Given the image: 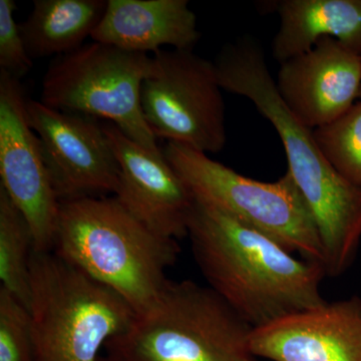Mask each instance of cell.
Wrapping results in <instances>:
<instances>
[{
  "label": "cell",
  "instance_id": "13",
  "mask_svg": "<svg viewBox=\"0 0 361 361\" xmlns=\"http://www.w3.org/2000/svg\"><path fill=\"white\" fill-rule=\"evenodd\" d=\"M250 348L272 361H361V298L325 301L254 329Z\"/></svg>",
  "mask_w": 361,
  "mask_h": 361
},
{
  "label": "cell",
  "instance_id": "16",
  "mask_svg": "<svg viewBox=\"0 0 361 361\" xmlns=\"http://www.w3.org/2000/svg\"><path fill=\"white\" fill-rule=\"evenodd\" d=\"M106 0H35L32 13L18 23L33 59L77 51L101 23Z\"/></svg>",
  "mask_w": 361,
  "mask_h": 361
},
{
  "label": "cell",
  "instance_id": "15",
  "mask_svg": "<svg viewBox=\"0 0 361 361\" xmlns=\"http://www.w3.org/2000/svg\"><path fill=\"white\" fill-rule=\"evenodd\" d=\"M273 56L283 63L314 47L322 37L338 40L361 56V0H283Z\"/></svg>",
  "mask_w": 361,
  "mask_h": 361
},
{
  "label": "cell",
  "instance_id": "18",
  "mask_svg": "<svg viewBox=\"0 0 361 361\" xmlns=\"http://www.w3.org/2000/svg\"><path fill=\"white\" fill-rule=\"evenodd\" d=\"M313 134L337 172L361 188V101L334 122L316 128Z\"/></svg>",
  "mask_w": 361,
  "mask_h": 361
},
{
  "label": "cell",
  "instance_id": "14",
  "mask_svg": "<svg viewBox=\"0 0 361 361\" xmlns=\"http://www.w3.org/2000/svg\"><path fill=\"white\" fill-rule=\"evenodd\" d=\"M90 37L123 51L149 54L165 45L192 51L201 33L188 0H109Z\"/></svg>",
  "mask_w": 361,
  "mask_h": 361
},
{
  "label": "cell",
  "instance_id": "3",
  "mask_svg": "<svg viewBox=\"0 0 361 361\" xmlns=\"http://www.w3.org/2000/svg\"><path fill=\"white\" fill-rule=\"evenodd\" d=\"M54 253L122 296L137 315L158 301L177 240L146 227L116 200L90 197L59 203Z\"/></svg>",
  "mask_w": 361,
  "mask_h": 361
},
{
  "label": "cell",
  "instance_id": "20",
  "mask_svg": "<svg viewBox=\"0 0 361 361\" xmlns=\"http://www.w3.org/2000/svg\"><path fill=\"white\" fill-rule=\"evenodd\" d=\"M16 9L14 0H0V71L20 80L33 65L14 18Z\"/></svg>",
  "mask_w": 361,
  "mask_h": 361
},
{
  "label": "cell",
  "instance_id": "7",
  "mask_svg": "<svg viewBox=\"0 0 361 361\" xmlns=\"http://www.w3.org/2000/svg\"><path fill=\"white\" fill-rule=\"evenodd\" d=\"M152 70L149 54L94 42L51 61L42 78L40 102L106 120L133 141L159 151L141 104L142 85Z\"/></svg>",
  "mask_w": 361,
  "mask_h": 361
},
{
  "label": "cell",
  "instance_id": "2",
  "mask_svg": "<svg viewBox=\"0 0 361 361\" xmlns=\"http://www.w3.org/2000/svg\"><path fill=\"white\" fill-rule=\"evenodd\" d=\"M187 236L209 287L253 329L325 302L324 266L299 260L215 207L194 199Z\"/></svg>",
  "mask_w": 361,
  "mask_h": 361
},
{
  "label": "cell",
  "instance_id": "4",
  "mask_svg": "<svg viewBox=\"0 0 361 361\" xmlns=\"http://www.w3.org/2000/svg\"><path fill=\"white\" fill-rule=\"evenodd\" d=\"M30 289L35 361H99L101 348L137 316L122 296L54 251L33 250Z\"/></svg>",
  "mask_w": 361,
  "mask_h": 361
},
{
  "label": "cell",
  "instance_id": "21",
  "mask_svg": "<svg viewBox=\"0 0 361 361\" xmlns=\"http://www.w3.org/2000/svg\"><path fill=\"white\" fill-rule=\"evenodd\" d=\"M102 361H118V360H116V358L111 357V356H109L108 358H104V360H102Z\"/></svg>",
  "mask_w": 361,
  "mask_h": 361
},
{
  "label": "cell",
  "instance_id": "12",
  "mask_svg": "<svg viewBox=\"0 0 361 361\" xmlns=\"http://www.w3.org/2000/svg\"><path fill=\"white\" fill-rule=\"evenodd\" d=\"M280 65L278 94L310 129L334 122L360 99L361 56L338 40L322 37L310 51Z\"/></svg>",
  "mask_w": 361,
  "mask_h": 361
},
{
  "label": "cell",
  "instance_id": "9",
  "mask_svg": "<svg viewBox=\"0 0 361 361\" xmlns=\"http://www.w3.org/2000/svg\"><path fill=\"white\" fill-rule=\"evenodd\" d=\"M26 110L59 203L115 195L120 167L104 123L33 99Z\"/></svg>",
  "mask_w": 361,
  "mask_h": 361
},
{
  "label": "cell",
  "instance_id": "10",
  "mask_svg": "<svg viewBox=\"0 0 361 361\" xmlns=\"http://www.w3.org/2000/svg\"><path fill=\"white\" fill-rule=\"evenodd\" d=\"M26 104L20 80L0 71V187L32 228L35 250L52 251L59 201Z\"/></svg>",
  "mask_w": 361,
  "mask_h": 361
},
{
  "label": "cell",
  "instance_id": "17",
  "mask_svg": "<svg viewBox=\"0 0 361 361\" xmlns=\"http://www.w3.org/2000/svg\"><path fill=\"white\" fill-rule=\"evenodd\" d=\"M35 250L32 228L0 187V280L6 289L30 308V259Z\"/></svg>",
  "mask_w": 361,
  "mask_h": 361
},
{
  "label": "cell",
  "instance_id": "8",
  "mask_svg": "<svg viewBox=\"0 0 361 361\" xmlns=\"http://www.w3.org/2000/svg\"><path fill=\"white\" fill-rule=\"evenodd\" d=\"M222 90L213 61L161 49L142 85V115L157 139L219 153L227 141Z\"/></svg>",
  "mask_w": 361,
  "mask_h": 361
},
{
  "label": "cell",
  "instance_id": "19",
  "mask_svg": "<svg viewBox=\"0 0 361 361\" xmlns=\"http://www.w3.org/2000/svg\"><path fill=\"white\" fill-rule=\"evenodd\" d=\"M0 361H35L30 310L1 287Z\"/></svg>",
  "mask_w": 361,
  "mask_h": 361
},
{
  "label": "cell",
  "instance_id": "6",
  "mask_svg": "<svg viewBox=\"0 0 361 361\" xmlns=\"http://www.w3.org/2000/svg\"><path fill=\"white\" fill-rule=\"evenodd\" d=\"M163 153L195 200L267 235L291 253L324 266L314 220L288 172L275 182H261L178 142H167Z\"/></svg>",
  "mask_w": 361,
  "mask_h": 361
},
{
  "label": "cell",
  "instance_id": "11",
  "mask_svg": "<svg viewBox=\"0 0 361 361\" xmlns=\"http://www.w3.org/2000/svg\"><path fill=\"white\" fill-rule=\"evenodd\" d=\"M104 129L120 167L114 197L156 234L173 240L186 237L194 199L163 149L142 146L113 123H104Z\"/></svg>",
  "mask_w": 361,
  "mask_h": 361
},
{
  "label": "cell",
  "instance_id": "5",
  "mask_svg": "<svg viewBox=\"0 0 361 361\" xmlns=\"http://www.w3.org/2000/svg\"><path fill=\"white\" fill-rule=\"evenodd\" d=\"M253 329L210 287L169 280L153 307L106 346L118 361H255Z\"/></svg>",
  "mask_w": 361,
  "mask_h": 361
},
{
  "label": "cell",
  "instance_id": "22",
  "mask_svg": "<svg viewBox=\"0 0 361 361\" xmlns=\"http://www.w3.org/2000/svg\"><path fill=\"white\" fill-rule=\"evenodd\" d=\"M360 99L361 101V89H360Z\"/></svg>",
  "mask_w": 361,
  "mask_h": 361
},
{
  "label": "cell",
  "instance_id": "1",
  "mask_svg": "<svg viewBox=\"0 0 361 361\" xmlns=\"http://www.w3.org/2000/svg\"><path fill=\"white\" fill-rule=\"evenodd\" d=\"M223 90L245 97L276 130L288 171L310 209L324 253L327 275H341L361 242V188L334 168L313 130L296 118L278 94L265 54L253 39L226 44L213 61Z\"/></svg>",
  "mask_w": 361,
  "mask_h": 361
}]
</instances>
